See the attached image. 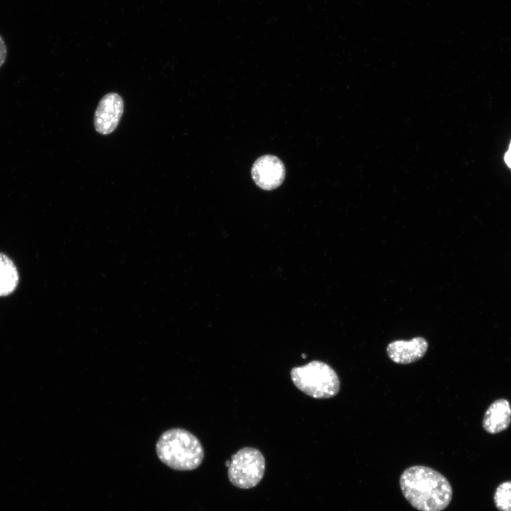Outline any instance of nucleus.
Instances as JSON below:
<instances>
[{
	"mask_svg": "<svg viewBox=\"0 0 511 511\" xmlns=\"http://www.w3.org/2000/svg\"><path fill=\"white\" fill-rule=\"evenodd\" d=\"M400 487L407 502L419 511H442L452 499V488L446 477L425 466L405 469Z\"/></svg>",
	"mask_w": 511,
	"mask_h": 511,
	"instance_id": "1",
	"label": "nucleus"
},
{
	"mask_svg": "<svg viewBox=\"0 0 511 511\" xmlns=\"http://www.w3.org/2000/svg\"><path fill=\"white\" fill-rule=\"evenodd\" d=\"M159 460L176 471H192L198 468L204 457V449L198 438L182 428L164 432L155 445Z\"/></svg>",
	"mask_w": 511,
	"mask_h": 511,
	"instance_id": "2",
	"label": "nucleus"
},
{
	"mask_svg": "<svg viewBox=\"0 0 511 511\" xmlns=\"http://www.w3.org/2000/svg\"><path fill=\"white\" fill-rule=\"evenodd\" d=\"M290 377L300 390L313 398H331L340 390V380L335 370L320 361L292 368Z\"/></svg>",
	"mask_w": 511,
	"mask_h": 511,
	"instance_id": "3",
	"label": "nucleus"
},
{
	"mask_svg": "<svg viewBox=\"0 0 511 511\" xmlns=\"http://www.w3.org/2000/svg\"><path fill=\"white\" fill-rule=\"evenodd\" d=\"M265 460L258 449L244 447L231 456L228 467L231 483L241 489L256 486L265 473Z\"/></svg>",
	"mask_w": 511,
	"mask_h": 511,
	"instance_id": "4",
	"label": "nucleus"
},
{
	"mask_svg": "<svg viewBox=\"0 0 511 511\" xmlns=\"http://www.w3.org/2000/svg\"><path fill=\"white\" fill-rule=\"evenodd\" d=\"M123 101L120 95L111 92L104 95L97 107L94 125L103 135L112 133L119 125L123 112Z\"/></svg>",
	"mask_w": 511,
	"mask_h": 511,
	"instance_id": "5",
	"label": "nucleus"
},
{
	"mask_svg": "<svg viewBox=\"0 0 511 511\" xmlns=\"http://www.w3.org/2000/svg\"><path fill=\"white\" fill-rule=\"evenodd\" d=\"M251 175L259 187L265 190H272L282 183L285 169L278 158L272 155H265L256 160L252 167Z\"/></svg>",
	"mask_w": 511,
	"mask_h": 511,
	"instance_id": "6",
	"label": "nucleus"
},
{
	"mask_svg": "<svg viewBox=\"0 0 511 511\" xmlns=\"http://www.w3.org/2000/svg\"><path fill=\"white\" fill-rule=\"evenodd\" d=\"M428 348V342L423 337H415L410 340H395L390 342L387 348L389 358L398 364H409L421 359Z\"/></svg>",
	"mask_w": 511,
	"mask_h": 511,
	"instance_id": "7",
	"label": "nucleus"
},
{
	"mask_svg": "<svg viewBox=\"0 0 511 511\" xmlns=\"http://www.w3.org/2000/svg\"><path fill=\"white\" fill-rule=\"evenodd\" d=\"M511 422V407L503 398L495 400L487 409L483 419V427L489 434L506 429Z\"/></svg>",
	"mask_w": 511,
	"mask_h": 511,
	"instance_id": "8",
	"label": "nucleus"
},
{
	"mask_svg": "<svg viewBox=\"0 0 511 511\" xmlns=\"http://www.w3.org/2000/svg\"><path fill=\"white\" fill-rule=\"evenodd\" d=\"M19 277L13 262L0 253V296L11 294L17 287Z\"/></svg>",
	"mask_w": 511,
	"mask_h": 511,
	"instance_id": "9",
	"label": "nucleus"
},
{
	"mask_svg": "<svg viewBox=\"0 0 511 511\" xmlns=\"http://www.w3.org/2000/svg\"><path fill=\"white\" fill-rule=\"evenodd\" d=\"M494 502L500 511H511V480L500 484L494 494Z\"/></svg>",
	"mask_w": 511,
	"mask_h": 511,
	"instance_id": "10",
	"label": "nucleus"
},
{
	"mask_svg": "<svg viewBox=\"0 0 511 511\" xmlns=\"http://www.w3.org/2000/svg\"><path fill=\"white\" fill-rule=\"evenodd\" d=\"M7 50L3 38L0 35V67L4 65L6 58Z\"/></svg>",
	"mask_w": 511,
	"mask_h": 511,
	"instance_id": "11",
	"label": "nucleus"
},
{
	"mask_svg": "<svg viewBox=\"0 0 511 511\" xmlns=\"http://www.w3.org/2000/svg\"><path fill=\"white\" fill-rule=\"evenodd\" d=\"M505 160L507 165L511 168V151L508 150L505 155Z\"/></svg>",
	"mask_w": 511,
	"mask_h": 511,
	"instance_id": "12",
	"label": "nucleus"
},
{
	"mask_svg": "<svg viewBox=\"0 0 511 511\" xmlns=\"http://www.w3.org/2000/svg\"><path fill=\"white\" fill-rule=\"evenodd\" d=\"M509 150H510V151H511V143H510V148H509Z\"/></svg>",
	"mask_w": 511,
	"mask_h": 511,
	"instance_id": "13",
	"label": "nucleus"
}]
</instances>
